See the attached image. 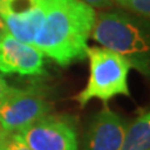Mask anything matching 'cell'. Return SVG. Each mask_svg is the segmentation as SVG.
Masks as SVG:
<instances>
[{
	"label": "cell",
	"mask_w": 150,
	"mask_h": 150,
	"mask_svg": "<svg viewBox=\"0 0 150 150\" xmlns=\"http://www.w3.org/2000/svg\"><path fill=\"white\" fill-rule=\"evenodd\" d=\"M95 15L94 8L81 0H46L33 45L62 67L83 60Z\"/></svg>",
	"instance_id": "6da1fadb"
},
{
	"label": "cell",
	"mask_w": 150,
	"mask_h": 150,
	"mask_svg": "<svg viewBox=\"0 0 150 150\" xmlns=\"http://www.w3.org/2000/svg\"><path fill=\"white\" fill-rule=\"evenodd\" d=\"M90 36L103 48L123 55L133 68L149 73V39L131 16L123 11H101L95 15Z\"/></svg>",
	"instance_id": "7a4b0ae2"
},
{
	"label": "cell",
	"mask_w": 150,
	"mask_h": 150,
	"mask_svg": "<svg viewBox=\"0 0 150 150\" xmlns=\"http://www.w3.org/2000/svg\"><path fill=\"white\" fill-rule=\"evenodd\" d=\"M86 56L90 76L86 86L75 96L79 105L85 108L93 99L106 104L118 95H130L128 76L133 67L128 59L103 46H88Z\"/></svg>",
	"instance_id": "3957f363"
},
{
	"label": "cell",
	"mask_w": 150,
	"mask_h": 150,
	"mask_svg": "<svg viewBox=\"0 0 150 150\" xmlns=\"http://www.w3.org/2000/svg\"><path fill=\"white\" fill-rule=\"evenodd\" d=\"M50 111V101L40 91L11 88L0 101V125L6 134L21 133Z\"/></svg>",
	"instance_id": "277c9868"
},
{
	"label": "cell",
	"mask_w": 150,
	"mask_h": 150,
	"mask_svg": "<svg viewBox=\"0 0 150 150\" xmlns=\"http://www.w3.org/2000/svg\"><path fill=\"white\" fill-rule=\"evenodd\" d=\"M19 134L33 150H79L75 123L69 116L48 114Z\"/></svg>",
	"instance_id": "5b68a950"
},
{
	"label": "cell",
	"mask_w": 150,
	"mask_h": 150,
	"mask_svg": "<svg viewBox=\"0 0 150 150\" xmlns=\"http://www.w3.org/2000/svg\"><path fill=\"white\" fill-rule=\"evenodd\" d=\"M45 9L46 0H0V18L8 31L31 45L45 15Z\"/></svg>",
	"instance_id": "8992f818"
},
{
	"label": "cell",
	"mask_w": 150,
	"mask_h": 150,
	"mask_svg": "<svg viewBox=\"0 0 150 150\" xmlns=\"http://www.w3.org/2000/svg\"><path fill=\"white\" fill-rule=\"evenodd\" d=\"M44 54L36 46L19 40L8 30L0 35V73L41 75Z\"/></svg>",
	"instance_id": "52a82bcc"
},
{
	"label": "cell",
	"mask_w": 150,
	"mask_h": 150,
	"mask_svg": "<svg viewBox=\"0 0 150 150\" xmlns=\"http://www.w3.org/2000/svg\"><path fill=\"white\" fill-rule=\"evenodd\" d=\"M126 124L108 106L94 116L84 142V150H119Z\"/></svg>",
	"instance_id": "ba28073f"
},
{
	"label": "cell",
	"mask_w": 150,
	"mask_h": 150,
	"mask_svg": "<svg viewBox=\"0 0 150 150\" xmlns=\"http://www.w3.org/2000/svg\"><path fill=\"white\" fill-rule=\"evenodd\" d=\"M119 150H150V114L142 111L126 125Z\"/></svg>",
	"instance_id": "9c48e42d"
},
{
	"label": "cell",
	"mask_w": 150,
	"mask_h": 150,
	"mask_svg": "<svg viewBox=\"0 0 150 150\" xmlns=\"http://www.w3.org/2000/svg\"><path fill=\"white\" fill-rule=\"evenodd\" d=\"M125 10H130L143 18L150 15V0H112Z\"/></svg>",
	"instance_id": "30bf717a"
},
{
	"label": "cell",
	"mask_w": 150,
	"mask_h": 150,
	"mask_svg": "<svg viewBox=\"0 0 150 150\" xmlns=\"http://www.w3.org/2000/svg\"><path fill=\"white\" fill-rule=\"evenodd\" d=\"M1 150H33V149L23 140L20 134L13 133V134H6Z\"/></svg>",
	"instance_id": "8fae6325"
},
{
	"label": "cell",
	"mask_w": 150,
	"mask_h": 150,
	"mask_svg": "<svg viewBox=\"0 0 150 150\" xmlns=\"http://www.w3.org/2000/svg\"><path fill=\"white\" fill-rule=\"evenodd\" d=\"M83 3L90 5L91 8H99V9H105L111 6L114 1L112 0H81Z\"/></svg>",
	"instance_id": "7c38bea8"
},
{
	"label": "cell",
	"mask_w": 150,
	"mask_h": 150,
	"mask_svg": "<svg viewBox=\"0 0 150 150\" xmlns=\"http://www.w3.org/2000/svg\"><path fill=\"white\" fill-rule=\"evenodd\" d=\"M11 86H9V84L5 81V79L3 78V75L0 74V101L4 99V96L10 91Z\"/></svg>",
	"instance_id": "4fadbf2b"
},
{
	"label": "cell",
	"mask_w": 150,
	"mask_h": 150,
	"mask_svg": "<svg viewBox=\"0 0 150 150\" xmlns=\"http://www.w3.org/2000/svg\"><path fill=\"white\" fill-rule=\"evenodd\" d=\"M5 137H6V133L3 130L1 125H0V150L3 149V144H4V140H5Z\"/></svg>",
	"instance_id": "5bb4252c"
},
{
	"label": "cell",
	"mask_w": 150,
	"mask_h": 150,
	"mask_svg": "<svg viewBox=\"0 0 150 150\" xmlns=\"http://www.w3.org/2000/svg\"><path fill=\"white\" fill-rule=\"evenodd\" d=\"M5 30H8V29H6V26H5V24H4V21L1 20V18H0V35H1V34H3V33H4V31H5Z\"/></svg>",
	"instance_id": "9a60e30c"
}]
</instances>
